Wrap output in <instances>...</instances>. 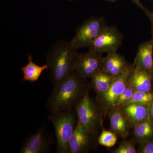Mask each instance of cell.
<instances>
[{"mask_svg": "<svg viewBox=\"0 0 153 153\" xmlns=\"http://www.w3.org/2000/svg\"><path fill=\"white\" fill-rule=\"evenodd\" d=\"M131 67L123 74L115 76L108 90L105 93L97 96L96 97V100L102 110L105 117L107 115L109 110L114 106L120 96L125 88Z\"/></svg>", "mask_w": 153, "mask_h": 153, "instance_id": "cell-7", "label": "cell"}, {"mask_svg": "<svg viewBox=\"0 0 153 153\" xmlns=\"http://www.w3.org/2000/svg\"><path fill=\"white\" fill-rule=\"evenodd\" d=\"M123 40V35L115 26H107L89 47V51L102 54L117 52Z\"/></svg>", "mask_w": 153, "mask_h": 153, "instance_id": "cell-6", "label": "cell"}, {"mask_svg": "<svg viewBox=\"0 0 153 153\" xmlns=\"http://www.w3.org/2000/svg\"><path fill=\"white\" fill-rule=\"evenodd\" d=\"M153 74V38L140 44L133 63Z\"/></svg>", "mask_w": 153, "mask_h": 153, "instance_id": "cell-14", "label": "cell"}, {"mask_svg": "<svg viewBox=\"0 0 153 153\" xmlns=\"http://www.w3.org/2000/svg\"><path fill=\"white\" fill-rule=\"evenodd\" d=\"M48 119L52 122L55 129L57 152L66 153L69 141L77 123L75 110L51 113Z\"/></svg>", "mask_w": 153, "mask_h": 153, "instance_id": "cell-3", "label": "cell"}, {"mask_svg": "<svg viewBox=\"0 0 153 153\" xmlns=\"http://www.w3.org/2000/svg\"><path fill=\"white\" fill-rule=\"evenodd\" d=\"M104 17H93L84 21L76 29L70 41L75 49L90 47L96 38L107 27Z\"/></svg>", "mask_w": 153, "mask_h": 153, "instance_id": "cell-5", "label": "cell"}, {"mask_svg": "<svg viewBox=\"0 0 153 153\" xmlns=\"http://www.w3.org/2000/svg\"><path fill=\"white\" fill-rule=\"evenodd\" d=\"M131 65L122 55L117 52H111L103 57L102 70L115 77L128 70Z\"/></svg>", "mask_w": 153, "mask_h": 153, "instance_id": "cell-13", "label": "cell"}, {"mask_svg": "<svg viewBox=\"0 0 153 153\" xmlns=\"http://www.w3.org/2000/svg\"><path fill=\"white\" fill-rule=\"evenodd\" d=\"M106 1H108L112 2H113L117 0H106Z\"/></svg>", "mask_w": 153, "mask_h": 153, "instance_id": "cell-27", "label": "cell"}, {"mask_svg": "<svg viewBox=\"0 0 153 153\" xmlns=\"http://www.w3.org/2000/svg\"><path fill=\"white\" fill-rule=\"evenodd\" d=\"M118 137L111 131L106 130L102 127L100 134L98 137L97 141L100 146L107 148H111L114 146Z\"/></svg>", "mask_w": 153, "mask_h": 153, "instance_id": "cell-19", "label": "cell"}, {"mask_svg": "<svg viewBox=\"0 0 153 153\" xmlns=\"http://www.w3.org/2000/svg\"><path fill=\"white\" fill-rule=\"evenodd\" d=\"M54 87L47 103V108L51 113L73 109L89 91L91 86L86 79L81 77L74 70Z\"/></svg>", "mask_w": 153, "mask_h": 153, "instance_id": "cell-1", "label": "cell"}, {"mask_svg": "<svg viewBox=\"0 0 153 153\" xmlns=\"http://www.w3.org/2000/svg\"><path fill=\"white\" fill-rule=\"evenodd\" d=\"M52 143V139L47 135L45 128L42 126L27 138L21 147L20 153L49 152Z\"/></svg>", "mask_w": 153, "mask_h": 153, "instance_id": "cell-10", "label": "cell"}, {"mask_svg": "<svg viewBox=\"0 0 153 153\" xmlns=\"http://www.w3.org/2000/svg\"><path fill=\"white\" fill-rule=\"evenodd\" d=\"M131 1L135 4L139 8L141 9L146 14V15L147 16L149 19L150 20L152 19V13L149 11L140 2V0H131Z\"/></svg>", "mask_w": 153, "mask_h": 153, "instance_id": "cell-24", "label": "cell"}, {"mask_svg": "<svg viewBox=\"0 0 153 153\" xmlns=\"http://www.w3.org/2000/svg\"><path fill=\"white\" fill-rule=\"evenodd\" d=\"M134 92V91L133 88L127 82L125 88L115 104L113 107L120 108L123 106L131 98Z\"/></svg>", "mask_w": 153, "mask_h": 153, "instance_id": "cell-22", "label": "cell"}, {"mask_svg": "<svg viewBox=\"0 0 153 153\" xmlns=\"http://www.w3.org/2000/svg\"><path fill=\"white\" fill-rule=\"evenodd\" d=\"M151 24V32H152V38H153V13H152V19L150 20Z\"/></svg>", "mask_w": 153, "mask_h": 153, "instance_id": "cell-26", "label": "cell"}, {"mask_svg": "<svg viewBox=\"0 0 153 153\" xmlns=\"http://www.w3.org/2000/svg\"><path fill=\"white\" fill-rule=\"evenodd\" d=\"M133 140H124L121 142L118 147L111 151L112 153H138L136 145Z\"/></svg>", "mask_w": 153, "mask_h": 153, "instance_id": "cell-21", "label": "cell"}, {"mask_svg": "<svg viewBox=\"0 0 153 153\" xmlns=\"http://www.w3.org/2000/svg\"><path fill=\"white\" fill-rule=\"evenodd\" d=\"M69 1H73V0H69Z\"/></svg>", "mask_w": 153, "mask_h": 153, "instance_id": "cell-28", "label": "cell"}, {"mask_svg": "<svg viewBox=\"0 0 153 153\" xmlns=\"http://www.w3.org/2000/svg\"><path fill=\"white\" fill-rule=\"evenodd\" d=\"M102 54L89 50L86 53L79 54L75 69L76 73L82 78L87 79L101 71Z\"/></svg>", "mask_w": 153, "mask_h": 153, "instance_id": "cell-9", "label": "cell"}, {"mask_svg": "<svg viewBox=\"0 0 153 153\" xmlns=\"http://www.w3.org/2000/svg\"><path fill=\"white\" fill-rule=\"evenodd\" d=\"M77 121L95 135H98L103 126L102 110L96 100L89 95V91L74 107Z\"/></svg>", "mask_w": 153, "mask_h": 153, "instance_id": "cell-4", "label": "cell"}, {"mask_svg": "<svg viewBox=\"0 0 153 153\" xmlns=\"http://www.w3.org/2000/svg\"><path fill=\"white\" fill-rule=\"evenodd\" d=\"M148 107V105L131 103L125 105L120 108L133 128L136 125L149 119Z\"/></svg>", "mask_w": 153, "mask_h": 153, "instance_id": "cell-15", "label": "cell"}, {"mask_svg": "<svg viewBox=\"0 0 153 153\" xmlns=\"http://www.w3.org/2000/svg\"><path fill=\"white\" fill-rule=\"evenodd\" d=\"M97 136L90 132L77 121L68 143L66 153H85L95 148Z\"/></svg>", "mask_w": 153, "mask_h": 153, "instance_id": "cell-8", "label": "cell"}, {"mask_svg": "<svg viewBox=\"0 0 153 153\" xmlns=\"http://www.w3.org/2000/svg\"><path fill=\"white\" fill-rule=\"evenodd\" d=\"M127 82L135 91L146 93L153 91V74L133 64Z\"/></svg>", "mask_w": 153, "mask_h": 153, "instance_id": "cell-11", "label": "cell"}, {"mask_svg": "<svg viewBox=\"0 0 153 153\" xmlns=\"http://www.w3.org/2000/svg\"><path fill=\"white\" fill-rule=\"evenodd\" d=\"M28 63L21 68L23 73V80L36 82L40 78L43 71L49 69V66L47 64L43 66L37 65L33 61V57L31 55H28Z\"/></svg>", "mask_w": 153, "mask_h": 153, "instance_id": "cell-16", "label": "cell"}, {"mask_svg": "<svg viewBox=\"0 0 153 153\" xmlns=\"http://www.w3.org/2000/svg\"><path fill=\"white\" fill-rule=\"evenodd\" d=\"M149 120L153 123V99L148 107Z\"/></svg>", "mask_w": 153, "mask_h": 153, "instance_id": "cell-25", "label": "cell"}, {"mask_svg": "<svg viewBox=\"0 0 153 153\" xmlns=\"http://www.w3.org/2000/svg\"><path fill=\"white\" fill-rule=\"evenodd\" d=\"M114 78V76L107 74L102 70L91 78V88H93L96 96L103 94L108 90Z\"/></svg>", "mask_w": 153, "mask_h": 153, "instance_id": "cell-18", "label": "cell"}, {"mask_svg": "<svg viewBox=\"0 0 153 153\" xmlns=\"http://www.w3.org/2000/svg\"><path fill=\"white\" fill-rule=\"evenodd\" d=\"M79 55L70 41L60 40L50 48L46 57V64L49 66V76L54 86L75 70Z\"/></svg>", "mask_w": 153, "mask_h": 153, "instance_id": "cell-2", "label": "cell"}, {"mask_svg": "<svg viewBox=\"0 0 153 153\" xmlns=\"http://www.w3.org/2000/svg\"><path fill=\"white\" fill-rule=\"evenodd\" d=\"M107 115L109 120L110 130L116 134L118 137H127L132 126L124 115L120 108H111Z\"/></svg>", "mask_w": 153, "mask_h": 153, "instance_id": "cell-12", "label": "cell"}, {"mask_svg": "<svg viewBox=\"0 0 153 153\" xmlns=\"http://www.w3.org/2000/svg\"><path fill=\"white\" fill-rule=\"evenodd\" d=\"M153 99V91L146 93L134 91L131 98L125 105L135 103L149 105Z\"/></svg>", "mask_w": 153, "mask_h": 153, "instance_id": "cell-20", "label": "cell"}, {"mask_svg": "<svg viewBox=\"0 0 153 153\" xmlns=\"http://www.w3.org/2000/svg\"><path fill=\"white\" fill-rule=\"evenodd\" d=\"M132 138L137 143L153 140V123L148 119L132 128Z\"/></svg>", "mask_w": 153, "mask_h": 153, "instance_id": "cell-17", "label": "cell"}, {"mask_svg": "<svg viewBox=\"0 0 153 153\" xmlns=\"http://www.w3.org/2000/svg\"><path fill=\"white\" fill-rule=\"evenodd\" d=\"M138 153H153V140L137 143Z\"/></svg>", "mask_w": 153, "mask_h": 153, "instance_id": "cell-23", "label": "cell"}]
</instances>
